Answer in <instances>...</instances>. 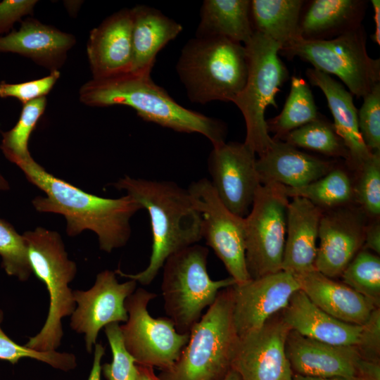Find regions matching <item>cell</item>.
<instances>
[{"instance_id": "obj_8", "label": "cell", "mask_w": 380, "mask_h": 380, "mask_svg": "<svg viewBox=\"0 0 380 380\" xmlns=\"http://www.w3.org/2000/svg\"><path fill=\"white\" fill-rule=\"evenodd\" d=\"M248 58L246 84L234 100L245 120L243 142L259 156L272 145L265 113L267 106L277 108L275 96L288 77V71L279 57L280 45L269 37L254 32L244 44Z\"/></svg>"}, {"instance_id": "obj_21", "label": "cell", "mask_w": 380, "mask_h": 380, "mask_svg": "<svg viewBox=\"0 0 380 380\" xmlns=\"http://www.w3.org/2000/svg\"><path fill=\"white\" fill-rule=\"evenodd\" d=\"M334 167L333 163L309 155L279 139H274L271 147L256 159L261 184L278 183L293 188L311 183Z\"/></svg>"}, {"instance_id": "obj_9", "label": "cell", "mask_w": 380, "mask_h": 380, "mask_svg": "<svg viewBox=\"0 0 380 380\" xmlns=\"http://www.w3.org/2000/svg\"><path fill=\"white\" fill-rule=\"evenodd\" d=\"M366 41L361 25L331 39L300 38L281 48L279 53L289 59L299 57L314 69L337 76L352 94L363 97L380 83V60L369 57Z\"/></svg>"}, {"instance_id": "obj_36", "label": "cell", "mask_w": 380, "mask_h": 380, "mask_svg": "<svg viewBox=\"0 0 380 380\" xmlns=\"http://www.w3.org/2000/svg\"><path fill=\"white\" fill-rule=\"evenodd\" d=\"M358 179L353 186V198L366 215L379 218L380 214V151L372 152L357 170Z\"/></svg>"}, {"instance_id": "obj_23", "label": "cell", "mask_w": 380, "mask_h": 380, "mask_svg": "<svg viewBox=\"0 0 380 380\" xmlns=\"http://www.w3.org/2000/svg\"><path fill=\"white\" fill-rule=\"evenodd\" d=\"M294 277L300 289L315 305L341 322L362 326L378 308L343 282L336 281L315 269Z\"/></svg>"}, {"instance_id": "obj_16", "label": "cell", "mask_w": 380, "mask_h": 380, "mask_svg": "<svg viewBox=\"0 0 380 380\" xmlns=\"http://www.w3.org/2000/svg\"><path fill=\"white\" fill-rule=\"evenodd\" d=\"M366 216L361 208L347 205L322 212L314 264L316 270L331 279L341 276L363 247Z\"/></svg>"}, {"instance_id": "obj_1", "label": "cell", "mask_w": 380, "mask_h": 380, "mask_svg": "<svg viewBox=\"0 0 380 380\" xmlns=\"http://www.w3.org/2000/svg\"><path fill=\"white\" fill-rule=\"evenodd\" d=\"M15 165L46 195L33 200L35 209L63 215L69 236L91 230L98 236L100 248L107 253L126 245L131 235L130 220L142 209L132 197L107 198L86 193L47 172L32 156Z\"/></svg>"}, {"instance_id": "obj_29", "label": "cell", "mask_w": 380, "mask_h": 380, "mask_svg": "<svg viewBox=\"0 0 380 380\" xmlns=\"http://www.w3.org/2000/svg\"><path fill=\"white\" fill-rule=\"evenodd\" d=\"M304 4L303 0L251 1L254 32L272 39L281 48L300 39L299 22Z\"/></svg>"}, {"instance_id": "obj_12", "label": "cell", "mask_w": 380, "mask_h": 380, "mask_svg": "<svg viewBox=\"0 0 380 380\" xmlns=\"http://www.w3.org/2000/svg\"><path fill=\"white\" fill-rule=\"evenodd\" d=\"M202 219V239L224 264L236 284L249 280L246 263L245 220L228 210L210 180L202 178L187 189Z\"/></svg>"}, {"instance_id": "obj_44", "label": "cell", "mask_w": 380, "mask_h": 380, "mask_svg": "<svg viewBox=\"0 0 380 380\" xmlns=\"http://www.w3.org/2000/svg\"><path fill=\"white\" fill-rule=\"evenodd\" d=\"M358 377L380 380V362L361 359L358 367Z\"/></svg>"}, {"instance_id": "obj_15", "label": "cell", "mask_w": 380, "mask_h": 380, "mask_svg": "<svg viewBox=\"0 0 380 380\" xmlns=\"http://www.w3.org/2000/svg\"><path fill=\"white\" fill-rule=\"evenodd\" d=\"M115 272L104 270L99 273L94 284L87 291H73L77 305L70 317L72 330L84 334L85 347L89 353L96 343L100 330L113 322H125L128 315L125 300L135 290L133 279L119 283Z\"/></svg>"}, {"instance_id": "obj_35", "label": "cell", "mask_w": 380, "mask_h": 380, "mask_svg": "<svg viewBox=\"0 0 380 380\" xmlns=\"http://www.w3.org/2000/svg\"><path fill=\"white\" fill-rule=\"evenodd\" d=\"M3 319L4 312L0 308V360L15 365L20 359L29 357L63 372H69L76 368L77 357L73 353L57 350L37 351L13 341L1 327Z\"/></svg>"}, {"instance_id": "obj_46", "label": "cell", "mask_w": 380, "mask_h": 380, "mask_svg": "<svg viewBox=\"0 0 380 380\" xmlns=\"http://www.w3.org/2000/svg\"><path fill=\"white\" fill-rule=\"evenodd\" d=\"M372 4L374 8V18L375 23V30L374 34L372 36L373 41L378 45L380 44V1L372 0Z\"/></svg>"}, {"instance_id": "obj_43", "label": "cell", "mask_w": 380, "mask_h": 380, "mask_svg": "<svg viewBox=\"0 0 380 380\" xmlns=\"http://www.w3.org/2000/svg\"><path fill=\"white\" fill-rule=\"evenodd\" d=\"M363 249H369L380 253V223L379 218L367 225L365 232Z\"/></svg>"}, {"instance_id": "obj_40", "label": "cell", "mask_w": 380, "mask_h": 380, "mask_svg": "<svg viewBox=\"0 0 380 380\" xmlns=\"http://www.w3.org/2000/svg\"><path fill=\"white\" fill-rule=\"evenodd\" d=\"M60 76V71L54 70L44 77L25 82L11 84L1 81L0 97H13L24 105L35 99L46 97Z\"/></svg>"}, {"instance_id": "obj_31", "label": "cell", "mask_w": 380, "mask_h": 380, "mask_svg": "<svg viewBox=\"0 0 380 380\" xmlns=\"http://www.w3.org/2000/svg\"><path fill=\"white\" fill-rule=\"evenodd\" d=\"M289 198H304L321 210L348 205L353 199V185L347 173L334 167L321 178L300 187L285 186Z\"/></svg>"}, {"instance_id": "obj_4", "label": "cell", "mask_w": 380, "mask_h": 380, "mask_svg": "<svg viewBox=\"0 0 380 380\" xmlns=\"http://www.w3.org/2000/svg\"><path fill=\"white\" fill-rule=\"evenodd\" d=\"M177 72L192 102H233L248 77L246 48L222 37H196L182 49Z\"/></svg>"}, {"instance_id": "obj_18", "label": "cell", "mask_w": 380, "mask_h": 380, "mask_svg": "<svg viewBox=\"0 0 380 380\" xmlns=\"http://www.w3.org/2000/svg\"><path fill=\"white\" fill-rule=\"evenodd\" d=\"M132 29L131 8H124L91 31L87 54L92 78H106L129 72L132 60Z\"/></svg>"}, {"instance_id": "obj_49", "label": "cell", "mask_w": 380, "mask_h": 380, "mask_svg": "<svg viewBox=\"0 0 380 380\" xmlns=\"http://www.w3.org/2000/svg\"><path fill=\"white\" fill-rule=\"evenodd\" d=\"M67 10L68 11L70 15H75L77 13L80 5L81 1H65L64 2Z\"/></svg>"}, {"instance_id": "obj_45", "label": "cell", "mask_w": 380, "mask_h": 380, "mask_svg": "<svg viewBox=\"0 0 380 380\" xmlns=\"http://www.w3.org/2000/svg\"><path fill=\"white\" fill-rule=\"evenodd\" d=\"M94 348V351L92 367L87 380H101V360L105 355V348L101 343H96Z\"/></svg>"}, {"instance_id": "obj_20", "label": "cell", "mask_w": 380, "mask_h": 380, "mask_svg": "<svg viewBox=\"0 0 380 380\" xmlns=\"http://www.w3.org/2000/svg\"><path fill=\"white\" fill-rule=\"evenodd\" d=\"M75 43L72 34L27 18L18 30L0 37V53L21 55L52 72L63 66Z\"/></svg>"}, {"instance_id": "obj_42", "label": "cell", "mask_w": 380, "mask_h": 380, "mask_svg": "<svg viewBox=\"0 0 380 380\" xmlns=\"http://www.w3.org/2000/svg\"><path fill=\"white\" fill-rule=\"evenodd\" d=\"M36 0H3L0 1V37L7 34L13 25L27 15L32 14Z\"/></svg>"}, {"instance_id": "obj_2", "label": "cell", "mask_w": 380, "mask_h": 380, "mask_svg": "<svg viewBox=\"0 0 380 380\" xmlns=\"http://www.w3.org/2000/svg\"><path fill=\"white\" fill-rule=\"evenodd\" d=\"M113 185L124 190L146 209L152 232L149 262L142 271L127 274L117 270L116 274L140 284H150L165 260L172 254L202 239V219L187 191L172 181L120 178Z\"/></svg>"}, {"instance_id": "obj_24", "label": "cell", "mask_w": 380, "mask_h": 380, "mask_svg": "<svg viewBox=\"0 0 380 380\" xmlns=\"http://www.w3.org/2000/svg\"><path fill=\"white\" fill-rule=\"evenodd\" d=\"M280 313L291 330L332 345L354 346L362 329V326L346 323L328 315L300 289L291 296Z\"/></svg>"}, {"instance_id": "obj_37", "label": "cell", "mask_w": 380, "mask_h": 380, "mask_svg": "<svg viewBox=\"0 0 380 380\" xmlns=\"http://www.w3.org/2000/svg\"><path fill=\"white\" fill-rule=\"evenodd\" d=\"M0 256L2 266L8 275L25 281L33 274L23 235L18 234L11 225L1 219Z\"/></svg>"}, {"instance_id": "obj_17", "label": "cell", "mask_w": 380, "mask_h": 380, "mask_svg": "<svg viewBox=\"0 0 380 380\" xmlns=\"http://www.w3.org/2000/svg\"><path fill=\"white\" fill-rule=\"evenodd\" d=\"M231 289L233 319L240 337L281 311L300 286L293 274L280 270L235 284Z\"/></svg>"}, {"instance_id": "obj_32", "label": "cell", "mask_w": 380, "mask_h": 380, "mask_svg": "<svg viewBox=\"0 0 380 380\" xmlns=\"http://www.w3.org/2000/svg\"><path fill=\"white\" fill-rule=\"evenodd\" d=\"M295 147L314 151L326 156L341 157L349 160V153L333 124L317 118L281 137Z\"/></svg>"}, {"instance_id": "obj_38", "label": "cell", "mask_w": 380, "mask_h": 380, "mask_svg": "<svg viewBox=\"0 0 380 380\" xmlns=\"http://www.w3.org/2000/svg\"><path fill=\"white\" fill-rule=\"evenodd\" d=\"M112 351V362L101 365V372L107 380H137L139 368L134 357L126 349L118 322L104 327Z\"/></svg>"}, {"instance_id": "obj_22", "label": "cell", "mask_w": 380, "mask_h": 380, "mask_svg": "<svg viewBox=\"0 0 380 380\" xmlns=\"http://www.w3.org/2000/svg\"><path fill=\"white\" fill-rule=\"evenodd\" d=\"M322 214V210L304 198L294 197L289 203L281 270L296 275L315 269Z\"/></svg>"}, {"instance_id": "obj_10", "label": "cell", "mask_w": 380, "mask_h": 380, "mask_svg": "<svg viewBox=\"0 0 380 380\" xmlns=\"http://www.w3.org/2000/svg\"><path fill=\"white\" fill-rule=\"evenodd\" d=\"M289 197L285 186L260 184L244 217L246 268L251 279L281 270Z\"/></svg>"}, {"instance_id": "obj_11", "label": "cell", "mask_w": 380, "mask_h": 380, "mask_svg": "<svg viewBox=\"0 0 380 380\" xmlns=\"http://www.w3.org/2000/svg\"><path fill=\"white\" fill-rule=\"evenodd\" d=\"M157 295L137 289L125 302L128 318L120 326L127 351L139 365L170 367L189 338V333H179L167 317L153 318L148 312L149 302Z\"/></svg>"}, {"instance_id": "obj_47", "label": "cell", "mask_w": 380, "mask_h": 380, "mask_svg": "<svg viewBox=\"0 0 380 380\" xmlns=\"http://www.w3.org/2000/svg\"><path fill=\"white\" fill-rule=\"evenodd\" d=\"M292 380H360V378L346 376L316 377L293 374Z\"/></svg>"}, {"instance_id": "obj_28", "label": "cell", "mask_w": 380, "mask_h": 380, "mask_svg": "<svg viewBox=\"0 0 380 380\" xmlns=\"http://www.w3.org/2000/svg\"><path fill=\"white\" fill-rule=\"evenodd\" d=\"M196 37H222L246 44L254 30L249 0H205Z\"/></svg>"}, {"instance_id": "obj_3", "label": "cell", "mask_w": 380, "mask_h": 380, "mask_svg": "<svg viewBox=\"0 0 380 380\" xmlns=\"http://www.w3.org/2000/svg\"><path fill=\"white\" fill-rule=\"evenodd\" d=\"M79 97L89 106L131 107L146 121L179 132L201 134L213 146L225 142L227 127L222 121L184 108L157 85L149 73L127 72L92 78L80 87Z\"/></svg>"}, {"instance_id": "obj_48", "label": "cell", "mask_w": 380, "mask_h": 380, "mask_svg": "<svg viewBox=\"0 0 380 380\" xmlns=\"http://www.w3.org/2000/svg\"><path fill=\"white\" fill-rule=\"evenodd\" d=\"M138 365L139 377L137 380H160L153 372V368L143 365Z\"/></svg>"}, {"instance_id": "obj_33", "label": "cell", "mask_w": 380, "mask_h": 380, "mask_svg": "<svg viewBox=\"0 0 380 380\" xmlns=\"http://www.w3.org/2000/svg\"><path fill=\"white\" fill-rule=\"evenodd\" d=\"M342 282L380 308V258L361 249L341 274Z\"/></svg>"}, {"instance_id": "obj_27", "label": "cell", "mask_w": 380, "mask_h": 380, "mask_svg": "<svg viewBox=\"0 0 380 380\" xmlns=\"http://www.w3.org/2000/svg\"><path fill=\"white\" fill-rule=\"evenodd\" d=\"M132 60L129 72L149 73L158 53L182 32V26L144 5L131 8Z\"/></svg>"}, {"instance_id": "obj_39", "label": "cell", "mask_w": 380, "mask_h": 380, "mask_svg": "<svg viewBox=\"0 0 380 380\" xmlns=\"http://www.w3.org/2000/svg\"><path fill=\"white\" fill-rule=\"evenodd\" d=\"M362 98L357 111L360 132L370 152L380 151V83Z\"/></svg>"}, {"instance_id": "obj_26", "label": "cell", "mask_w": 380, "mask_h": 380, "mask_svg": "<svg viewBox=\"0 0 380 380\" xmlns=\"http://www.w3.org/2000/svg\"><path fill=\"white\" fill-rule=\"evenodd\" d=\"M365 0H313L302 8L299 33L305 40H327L362 25Z\"/></svg>"}, {"instance_id": "obj_30", "label": "cell", "mask_w": 380, "mask_h": 380, "mask_svg": "<svg viewBox=\"0 0 380 380\" xmlns=\"http://www.w3.org/2000/svg\"><path fill=\"white\" fill-rule=\"evenodd\" d=\"M312 91L305 80L293 76L289 94L281 112L267 121L268 132L279 139L289 132L318 118Z\"/></svg>"}, {"instance_id": "obj_14", "label": "cell", "mask_w": 380, "mask_h": 380, "mask_svg": "<svg viewBox=\"0 0 380 380\" xmlns=\"http://www.w3.org/2000/svg\"><path fill=\"white\" fill-rule=\"evenodd\" d=\"M291 329L280 312L239 337L232 364L242 380H292L285 346Z\"/></svg>"}, {"instance_id": "obj_25", "label": "cell", "mask_w": 380, "mask_h": 380, "mask_svg": "<svg viewBox=\"0 0 380 380\" xmlns=\"http://www.w3.org/2000/svg\"><path fill=\"white\" fill-rule=\"evenodd\" d=\"M306 75L310 82L324 93L334 118V128L348 149V163L357 170L372 152L367 148L360 132L353 94L329 75L316 69L308 68Z\"/></svg>"}, {"instance_id": "obj_52", "label": "cell", "mask_w": 380, "mask_h": 380, "mask_svg": "<svg viewBox=\"0 0 380 380\" xmlns=\"http://www.w3.org/2000/svg\"><path fill=\"white\" fill-rule=\"evenodd\" d=\"M360 380H372V379H360Z\"/></svg>"}, {"instance_id": "obj_41", "label": "cell", "mask_w": 380, "mask_h": 380, "mask_svg": "<svg viewBox=\"0 0 380 380\" xmlns=\"http://www.w3.org/2000/svg\"><path fill=\"white\" fill-rule=\"evenodd\" d=\"M354 347L362 359L380 362V308L374 309L362 325Z\"/></svg>"}, {"instance_id": "obj_19", "label": "cell", "mask_w": 380, "mask_h": 380, "mask_svg": "<svg viewBox=\"0 0 380 380\" xmlns=\"http://www.w3.org/2000/svg\"><path fill=\"white\" fill-rule=\"evenodd\" d=\"M293 374L316 377H358L361 360L354 346H336L291 330L285 346Z\"/></svg>"}, {"instance_id": "obj_13", "label": "cell", "mask_w": 380, "mask_h": 380, "mask_svg": "<svg viewBox=\"0 0 380 380\" xmlns=\"http://www.w3.org/2000/svg\"><path fill=\"white\" fill-rule=\"evenodd\" d=\"M210 180L218 198L241 217L248 214L258 186L255 153L244 143L213 146L208 158Z\"/></svg>"}, {"instance_id": "obj_50", "label": "cell", "mask_w": 380, "mask_h": 380, "mask_svg": "<svg viewBox=\"0 0 380 380\" xmlns=\"http://www.w3.org/2000/svg\"><path fill=\"white\" fill-rule=\"evenodd\" d=\"M222 380H242L239 374L231 369Z\"/></svg>"}, {"instance_id": "obj_51", "label": "cell", "mask_w": 380, "mask_h": 380, "mask_svg": "<svg viewBox=\"0 0 380 380\" xmlns=\"http://www.w3.org/2000/svg\"><path fill=\"white\" fill-rule=\"evenodd\" d=\"M8 183L0 174V190H8Z\"/></svg>"}, {"instance_id": "obj_7", "label": "cell", "mask_w": 380, "mask_h": 380, "mask_svg": "<svg viewBox=\"0 0 380 380\" xmlns=\"http://www.w3.org/2000/svg\"><path fill=\"white\" fill-rule=\"evenodd\" d=\"M208 253L207 247L196 243L170 255L162 267L165 311L179 333H189L219 291L236 284L231 277L210 279Z\"/></svg>"}, {"instance_id": "obj_6", "label": "cell", "mask_w": 380, "mask_h": 380, "mask_svg": "<svg viewBox=\"0 0 380 380\" xmlns=\"http://www.w3.org/2000/svg\"><path fill=\"white\" fill-rule=\"evenodd\" d=\"M33 273L46 286L49 307L42 329L25 346L37 351L56 350L63 336L62 319L71 316L76 303L69 284L77 273V265L68 257L57 232L37 227L23 234Z\"/></svg>"}, {"instance_id": "obj_5", "label": "cell", "mask_w": 380, "mask_h": 380, "mask_svg": "<svg viewBox=\"0 0 380 380\" xmlns=\"http://www.w3.org/2000/svg\"><path fill=\"white\" fill-rule=\"evenodd\" d=\"M231 286L220 290L193 327L179 356L160 380H222L232 369L239 343Z\"/></svg>"}, {"instance_id": "obj_34", "label": "cell", "mask_w": 380, "mask_h": 380, "mask_svg": "<svg viewBox=\"0 0 380 380\" xmlns=\"http://www.w3.org/2000/svg\"><path fill=\"white\" fill-rule=\"evenodd\" d=\"M46 106V97H42L23 105L15 125L2 133L1 149L11 162L16 164L31 156L28 140Z\"/></svg>"}]
</instances>
